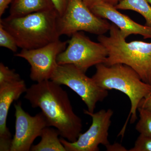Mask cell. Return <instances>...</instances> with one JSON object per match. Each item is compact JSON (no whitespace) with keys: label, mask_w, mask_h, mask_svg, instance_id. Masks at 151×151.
I'll return each mask as SVG.
<instances>
[{"label":"cell","mask_w":151,"mask_h":151,"mask_svg":"<svg viewBox=\"0 0 151 151\" xmlns=\"http://www.w3.org/2000/svg\"><path fill=\"white\" fill-rule=\"evenodd\" d=\"M25 99L32 107L39 108L50 127L58 130L60 136L73 142L82 131V120L73 111L67 92L51 80L37 82L27 88Z\"/></svg>","instance_id":"1"},{"label":"cell","mask_w":151,"mask_h":151,"mask_svg":"<svg viewBox=\"0 0 151 151\" xmlns=\"http://www.w3.org/2000/svg\"><path fill=\"white\" fill-rule=\"evenodd\" d=\"M59 14L55 9L24 16L1 19L0 24L14 38L22 49L39 48L59 40Z\"/></svg>","instance_id":"2"},{"label":"cell","mask_w":151,"mask_h":151,"mask_svg":"<svg viewBox=\"0 0 151 151\" xmlns=\"http://www.w3.org/2000/svg\"><path fill=\"white\" fill-rule=\"evenodd\" d=\"M92 78L98 86L105 90L115 89L128 96L131 104L127 123L120 134L123 135L129 119L134 124L137 119V111L141 101L151 93V85L144 82L139 76L128 65L117 63L111 65L104 63L96 66Z\"/></svg>","instance_id":"3"},{"label":"cell","mask_w":151,"mask_h":151,"mask_svg":"<svg viewBox=\"0 0 151 151\" xmlns=\"http://www.w3.org/2000/svg\"><path fill=\"white\" fill-rule=\"evenodd\" d=\"M110 35L98 36L99 42L107 48L105 65L122 63L128 65L139 74L144 82L151 85V42L142 41L127 42L120 30L111 24Z\"/></svg>","instance_id":"4"},{"label":"cell","mask_w":151,"mask_h":151,"mask_svg":"<svg viewBox=\"0 0 151 151\" xmlns=\"http://www.w3.org/2000/svg\"><path fill=\"white\" fill-rule=\"evenodd\" d=\"M111 27L106 19L95 15L80 0H68L66 9L58 20L60 36H71L81 31L103 35L109 31Z\"/></svg>","instance_id":"5"},{"label":"cell","mask_w":151,"mask_h":151,"mask_svg":"<svg viewBox=\"0 0 151 151\" xmlns=\"http://www.w3.org/2000/svg\"><path fill=\"white\" fill-rule=\"evenodd\" d=\"M72 64L58 65L50 80L72 89L85 103L88 111L94 113L96 105L108 96V90L98 86L92 78Z\"/></svg>","instance_id":"6"},{"label":"cell","mask_w":151,"mask_h":151,"mask_svg":"<svg viewBox=\"0 0 151 151\" xmlns=\"http://www.w3.org/2000/svg\"><path fill=\"white\" fill-rule=\"evenodd\" d=\"M67 42L66 48L57 57L58 65L72 64L86 73L89 68L105 63L108 57L103 45L92 41L81 32L72 35Z\"/></svg>","instance_id":"7"},{"label":"cell","mask_w":151,"mask_h":151,"mask_svg":"<svg viewBox=\"0 0 151 151\" xmlns=\"http://www.w3.org/2000/svg\"><path fill=\"white\" fill-rule=\"evenodd\" d=\"M84 113L92 119L89 129L81 133L75 142H71L62 138L60 142L66 151H98L99 145L106 147L110 144L108 131L111 124L113 111L112 109H102L96 113H90L84 110Z\"/></svg>","instance_id":"8"},{"label":"cell","mask_w":151,"mask_h":151,"mask_svg":"<svg viewBox=\"0 0 151 151\" xmlns=\"http://www.w3.org/2000/svg\"><path fill=\"white\" fill-rule=\"evenodd\" d=\"M67 41L58 40L42 47L33 49H22L15 56L25 59L31 66L30 77L37 82L50 80L58 65L57 57L64 51Z\"/></svg>","instance_id":"9"},{"label":"cell","mask_w":151,"mask_h":151,"mask_svg":"<svg viewBox=\"0 0 151 151\" xmlns=\"http://www.w3.org/2000/svg\"><path fill=\"white\" fill-rule=\"evenodd\" d=\"M15 132L12 141L10 151H29L33 143L40 137L45 128L50 127L42 112L34 116L25 112L19 102L14 105Z\"/></svg>","instance_id":"10"},{"label":"cell","mask_w":151,"mask_h":151,"mask_svg":"<svg viewBox=\"0 0 151 151\" xmlns=\"http://www.w3.org/2000/svg\"><path fill=\"white\" fill-rule=\"evenodd\" d=\"M27 89L23 79L0 86V151H10L13 138L6 124L9 110Z\"/></svg>","instance_id":"11"},{"label":"cell","mask_w":151,"mask_h":151,"mask_svg":"<svg viewBox=\"0 0 151 151\" xmlns=\"http://www.w3.org/2000/svg\"><path fill=\"white\" fill-rule=\"evenodd\" d=\"M90 9L97 16L112 22L126 39L132 35H140L145 39H151V27L134 21L115 6L102 1Z\"/></svg>","instance_id":"12"},{"label":"cell","mask_w":151,"mask_h":151,"mask_svg":"<svg viewBox=\"0 0 151 151\" xmlns=\"http://www.w3.org/2000/svg\"><path fill=\"white\" fill-rule=\"evenodd\" d=\"M55 8L51 0H13L11 3L9 16L22 17Z\"/></svg>","instance_id":"13"},{"label":"cell","mask_w":151,"mask_h":151,"mask_svg":"<svg viewBox=\"0 0 151 151\" xmlns=\"http://www.w3.org/2000/svg\"><path fill=\"white\" fill-rule=\"evenodd\" d=\"M60 136L57 129L46 127L42 132L41 140L37 145H32V151H66L59 139Z\"/></svg>","instance_id":"14"},{"label":"cell","mask_w":151,"mask_h":151,"mask_svg":"<svg viewBox=\"0 0 151 151\" xmlns=\"http://www.w3.org/2000/svg\"><path fill=\"white\" fill-rule=\"evenodd\" d=\"M115 7L137 12L145 19V25L151 27V6L146 0H122Z\"/></svg>","instance_id":"15"},{"label":"cell","mask_w":151,"mask_h":151,"mask_svg":"<svg viewBox=\"0 0 151 151\" xmlns=\"http://www.w3.org/2000/svg\"><path fill=\"white\" fill-rule=\"evenodd\" d=\"M139 119L136 126V129L140 134L151 138V111L138 108Z\"/></svg>","instance_id":"16"},{"label":"cell","mask_w":151,"mask_h":151,"mask_svg":"<svg viewBox=\"0 0 151 151\" xmlns=\"http://www.w3.org/2000/svg\"><path fill=\"white\" fill-rule=\"evenodd\" d=\"M14 69H11L3 63H0V86L14 83L22 80Z\"/></svg>","instance_id":"17"},{"label":"cell","mask_w":151,"mask_h":151,"mask_svg":"<svg viewBox=\"0 0 151 151\" xmlns=\"http://www.w3.org/2000/svg\"><path fill=\"white\" fill-rule=\"evenodd\" d=\"M0 46L5 47L13 52L17 50V44L14 38L0 24Z\"/></svg>","instance_id":"18"},{"label":"cell","mask_w":151,"mask_h":151,"mask_svg":"<svg viewBox=\"0 0 151 151\" xmlns=\"http://www.w3.org/2000/svg\"><path fill=\"white\" fill-rule=\"evenodd\" d=\"M129 151H151V138L139 135L134 145Z\"/></svg>","instance_id":"19"},{"label":"cell","mask_w":151,"mask_h":151,"mask_svg":"<svg viewBox=\"0 0 151 151\" xmlns=\"http://www.w3.org/2000/svg\"><path fill=\"white\" fill-rule=\"evenodd\" d=\"M51 1L54 5L55 9L59 14V16L61 15L66 9L68 0H51Z\"/></svg>","instance_id":"20"},{"label":"cell","mask_w":151,"mask_h":151,"mask_svg":"<svg viewBox=\"0 0 151 151\" xmlns=\"http://www.w3.org/2000/svg\"><path fill=\"white\" fill-rule=\"evenodd\" d=\"M106 150L108 151H127V150L125 147L119 143H114L113 145L111 144L108 145V146L105 147Z\"/></svg>","instance_id":"21"},{"label":"cell","mask_w":151,"mask_h":151,"mask_svg":"<svg viewBox=\"0 0 151 151\" xmlns=\"http://www.w3.org/2000/svg\"><path fill=\"white\" fill-rule=\"evenodd\" d=\"M138 108H143L151 111V93L149 96L141 101Z\"/></svg>","instance_id":"22"},{"label":"cell","mask_w":151,"mask_h":151,"mask_svg":"<svg viewBox=\"0 0 151 151\" xmlns=\"http://www.w3.org/2000/svg\"><path fill=\"white\" fill-rule=\"evenodd\" d=\"M13 0H0V17H1Z\"/></svg>","instance_id":"23"},{"label":"cell","mask_w":151,"mask_h":151,"mask_svg":"<svg viewBox=\"0 0 151 151\" xmlns=\"http://www.w3.org/2000/svg\"><path fill=\"white\" fill-rule=\"evenodd\" d=\"M80 1L84 3L86 6L90 9L102 0H80Z\"/></svg>","instance_id":"24"},{"label":"cell","mask_w":151,"mask_h":151,"mask_svg":"<svg viewBox=\"0 0 151 151\" xmlns=\"http://www.w3.org/2000/svg\"><path fill=\"white\" fill-rule=\"evenodd\" d=\"M102 1L115 6L122 0H102Z\"/></svg>","instance_id":"25"},{"label":"cell","mask_w":151,"mask_h":151,"mask_svg":"<svg viewBox=\"0 0 151 151\" xmlns=\"http://www.w3.org/2000/svg\"><path fill=\"white\" fill-rule=\"evenodd\" d=\"M151 6V0H146Z\"/></svg>","instance_id":"26"}]
</instances>
